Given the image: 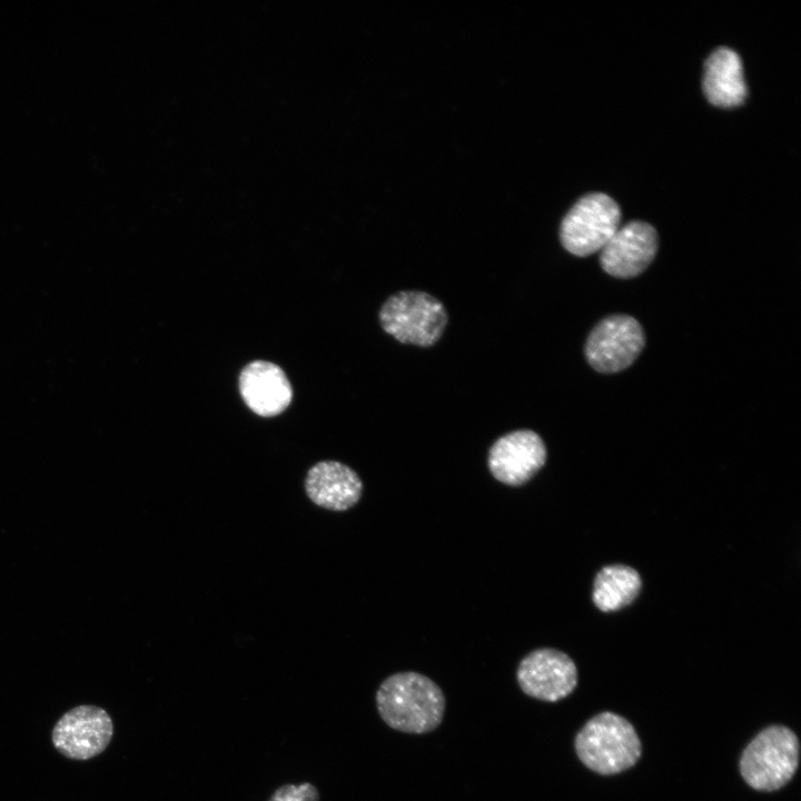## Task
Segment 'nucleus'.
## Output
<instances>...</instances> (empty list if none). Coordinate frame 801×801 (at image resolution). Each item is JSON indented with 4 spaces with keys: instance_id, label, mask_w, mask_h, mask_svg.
Returning a JSON list of instances; mask_svg holds the SVG:
<instances>
[{
    "instance_id": "f03ea898",
    "label": "nucleus",
    "mask_w": 801,
    "mask_h": 801,
    "mask_svg": "<svg viewBox=\"0 0 801 801\" xmlns=\"http://www.w3.org/2000/svg\"><path fill=\"white\" fill-rule=\"evenodd\" d=\"M574 746L586 768L604 775L632 768L641 756V741L633 725L613 712L590 719L577 732Z\"/></svg>"
},
{
    "instance_id": "f257e3e1",
    "label": "nucleus",
    "mask_w": 801,
    "mask_h": 801,
    "mask_svg": "<svg viewBox=\"0 0 801 801\" xmlns=\"http://www.w3.org/2000/svg\"><path fill=\"white\" fill-rule=\"evenodd\" d=\"M375 701L379 716L390 729L409 734L436 730L446 709L439 685L414 671L387 676L378 686Z\"/></svg>"
},
{
    "instance_id": "1a4fd4ad",
    "label": "nucleus",
    "mask_w": 801,
    "mask_h": 801,
    "mask_svg": "<svg viewBox=\"0 0 801 801\" xmlns=\"http://www.w3.org/2000/svg\"><path fill=\"white\" fill-rule=\"evenodd\" d=\"M546 446L531 429H517L497 438L488 451L487 466L495 479L508 486H522L544 466Z\"/></svg>"
},
{
    "instance_id": "20e7f679",
    "label": "nucleus",
    "mask_w": 801,
    "mask_h": 801,
    "mask_svg": "<svg viewBox=\"0 0 801 801\" xmlns=\"http://www.w3.org/2000/svg\"><path fill=\"white\" fill-rule=\"evenodd\" d=\"M383 329L403 344L434 345L443 335L447 313L441 300L418 290L389 296L379 310Z\"/></svg>"
},
{
    "instance_id": "6e6552de",
    "label": "nucleus",
    "mask_w": 801,
    "mask_h": 801,
    "mask_svg": "<svg viewBox=\"0 0 801 801\" xmlns=\"http://www.w3.org/2000/svg\"><path fill=\"white\" fill-rule=\"evenodd\" d=\"M112 733V720L103 709L79 705L57 722L52 730V743L69 759L88 760L108 746Z\"/></svg>"
},
{
    "instance_id": "ddd939ff",
    "label": "nucleus",
    "mask_w": 801,
    "mask_h": 801,
    "mask_svg": "<svg viewBox=\"0 0 801 801\" xmlns=\"http://www.w3.org/2000/svg\"><path fill=\"white\" fill-rule=\"evenodd\" d=\"M703 91L706 99L721 108L742 105L746 98V85L739 55L730 48L720 47L705 61Z\"/></svg>"
},
{
    "instance_id": "2eb2a0df",
    "label": "nucleus",
    "mask_w": 801,
    "mask_h": 801,
    "mask_svg": "<svg viewBox=\"0 0 801 801\" xmlns=\"http://www.w3.org/2000/svg\"><path fill=\"white\" fill-rule=\"evenodd\" d=\"M268 801H319V793L309 782L285 784L279 787Z\"/></svg>"
},
{
    "instance_id": "f8f14e48",
    "label": "nucleus",
    "mask_w": 801,
    "mask_h": 801,
    "mask_svg": "<svg viewBox=\"0 0 801 801\" xmlns=\"http://www.w3.org/2000/svg\"><path fill=\"white\" fill-rule=\"evenodd\" d=\"M239 390L246 405L263 417L283 413L293 399V388L285 372L266 360H254L243 368Z\"/></svg>"
},
{
    "instance_id": "9b49d317",
    "label": "nucleus",
    "mask_w": 801,
    "mask_h": 801,
    "mask_svg": "<svg viewBox=\"0 0 801 801\" xmlns=\"http://www.w3.org/2000/svg\"><path fill=\"white\" fill-rule=\"evenodd\" d=\"M304 487L315 505L334 512L349 510L363 494L359 475L337 461H322L313 465L306 474Z\"/></svg>"
},
{
    "instance_id": "4468645a",
    "label": "nucleus",
    "mask_w": 801,
    "mask_h": 801,
    "mask_svg": "<svg viewBox=\"0 0 801 801\" xmlns=\"http://www.w3.org/2000/svg\"><path fill=\"white\" fill-rule=\"evenodd\" d=\"M641 586V577L634 568L623 564L607 565L595 576L592 599L600 611L614 612L630 605Z\"/></svg>"
},
{
    "instance_id": "39448f33",
    "label": "nucleus",
    "mask_w": 801,
    "mask_h": 801,
    "mask_svg": "<svg viewBox=\"0 0 801 801\" xmlns=\"http://www.w3.org/2000/svg\"><path fill=\"white\" fill-rule=\"evenodd\" d=\"M621 210L607 195L583 196L565 215L560 228L563 247L584 257L601 250L620 228Z\"/></svg>"
},
{
    "instance_id": "423d86ee",
    "label": "nucleus",
    "mask_w": 801,
    "mask_h": 801,
    "mask_svg": "<svg viewBox=\"0 0 801 801\" xmlns=\"http://www.w3.org/2000/svg\"><path fill=\"white\" fill-rule=\"evenodd\" d=\"M641 325L631 316L612 315L602 319L585 344L589 364L600 373H616L629 367L644 346Z\"/></svg>"
},
{
    "instance_id": "9d476101",
    "label": "nucleus",
    "mask_w": 801,
    "mask_h": 801,
    "mask_svg": "<svg viewBox=\"0 0 801 801\" xmlns=\"http://www.w3.org/2000/svg\"><path fill=\"white\" fill-rule=\"evenodd\" d=\"M656 250L655 229L644 221H630L620 227L601 249L600 263L611 276L632 278L646 269Z\"/></svg>"
},
{
    "instance_id": "0eeeda50",
    "label": "nucleus",
    "mask_w": 801,
    "mask_h": 801,
    "mask_svg": "<svg viewBox=\"0 0 801 801\" xmlns=\"http://www.w3.org/2000/svg\"><path fill=\"white\" fill-rule=\"evenodd\" d=\"M516 681L527 696L544 702H557L576 688L577 669L566 653L541 647L531 651L520 661Z\"/></svg>"
},
{
    "instance_id": "7ed1b4c3",
    "label": "nucleus",
    "mask_w": 801,
    "mask_h": 801,
    "mask_svg": "<svg viewBox=\"0 0 801 801\" xmlns=\"http://www.w3.org/2000/svg\"><path fill=\"white\" fill-rule=\"evenodd\" d=\"M799 754L800 744L795 733L783 725H771L744 749L740 772L751 788L774 791L792 779L799 765Z\"/></svg>"
}]
</instances>
